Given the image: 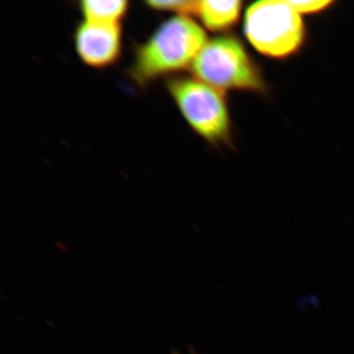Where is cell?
Wrapping results in <instances>:
<instances>
[{
	"label": "cell",
	"mask_w": 354,
	"mask_h": 354,
	"mask_svg": "<svg viewBox=\"0 0 354 354\" xmlns=\"http://www.w3.org/2000/svg\"><path fill=\"white\" fill-rule=\"evenodd\" d=\"M207 41L204 28L194 18L171 16L135 48L127 75L142 90L160 79L183 75L191 69Z\"/></svg>",
	"instance_id": "1"
},
{
	"label": "cell",
	"mask_w": 354,
	"mask_h": 354,
	"mask_svg": "<svg viewBox=\"0 0 354 354\" xmlns=\"http://www.w3.org/2000/svg\"><path fill=\"white\" fill-rule=\"evenodd\" d=\"M165 85L184 120L198 136L211 145L230 141L232 120L225 92L185 74L167 79Z\"/></svg>",
	"instance_id": "2"
},
{
	"label": "cell",
	"mask_w": 354,
	"mask_h": 354,
	"mask_svg": "<svg viewBox=\"0 0 354 354\" xmlns=\"http://www.w3.org/2000/svg\"><path fill=\"white\" fill-rule=\"evenodd\" d=\"M244 32L258 53L274 59L292 57L306 39L302 16L290 1L279 0L251 4L245 12Z\"/></svg>",
	"instance_id": "3"
},
{
	"label": "cell",
	"mask_w": 354,
	"mask_h": 354,
	"mask_svg": "<svg viewBox=\"0 0 354 354\" xmlns=\"http://www.w3.org/2000/svg\"><path fill=\"white\" fill-rule=\"evenodd\" d=\"M191 75L223 91L263 93L264 78L243 44L232 36L208 39L190 69Z\"/></svg>",
	"instance_id": "4"
},
{
	"label": "cell",
	"mask_w": 354,
	"mask_h": 354,
	"mask_svg": "<svg viewBox=\"0 0 354 354\" xmlns=\"http://www.w3.org/2000/svg\"><path fill=\"white\" fill-rule=\"evenodd\" d=\"M74 48L81 62L93 69H106L120 59L122 25L82 20L73 35Z\"/></svg>",
	"instance_id": "5"
},
{
	"label": "cell",
	"mask_w": 354,
	"mask_h": 354,
	"mask_svg": "<svg viewBox=\"0 0 354 354\" xmlns=\"http://www.w3.org/2000/svg\"><path fill=\"white\" fill-rule=\"evenodd\" d=\"M242 1L199 0L195 4L194 15L198 23L213 32H225L234 28L241 18Z\"/></svg>",
	"instance_id": "6"
},
{
	"label": "cell",
	"mask_w": 354,
	"mask_h": 354,
	"mask_svg": "<svg viewBox=\"0 0 354 354\" xmlns=\"http://www.w3.org/2000/svg\"><path fill=\"white\" fill-rule=\"evenodd\" d=\"M127 0H82L78 8L82 20L102 24H120L129 11Z\"/></svg>",
	"instance_id": "7"
},
{
	"label": "cell",
	"mask_w": 354,
	"mask_h": 354,
	"mask_svg": "<svg viewBox=\"0 0 354 354\" xmlns=\"http://www.w3.org/2000/svg\"><path fill=\"white\" fill-rule=\"evenodd\" d=\"M151 10L171 13L174 15H194L196 1L192 0H148L145 2Z\"/></svg>",
	"instance_id": "8"
},
{
	"label": "cell",
	"mask_w": 354,
	"mask_h": 354,
	"mask_svg": "<svg viewBox=\"0 0 354 354\" xmlns=\"http://www.w3.org/2000/svg\"><path fill=\"white\" fill-rule=\"evenodd\" d=\"M290 3L302 16L323 12L324 10L332 6L333 1H329V0H306V1L290 0Z\"/></svg>",
	"instance_id": "9"
}]
</instances>
